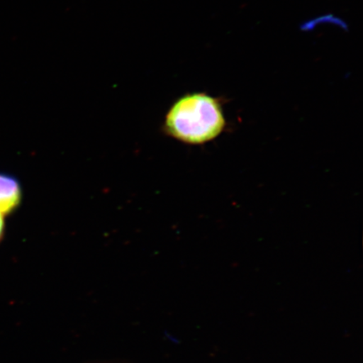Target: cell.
I'll list each match as a JSON object with an SVG mask.
<instances>
[{
  "label": "cell",
  "instance_id": "cell-3",
  "mask_svg": "<svg viewBox=\"0 0 363 363\" xmlns=\"http://www.w3.org/2000/svg\"><path fill=\"white\" fill-rule=\"evenodd\" d=\"M4 230H6V222H4V216L0 213V242H1L4 238Z\"/></svg>",
  "mask_w": 363,
  "mask_h": 363
},
{
  "label": "cell",
  "instance_id": "cell-1",
  "mask_svg": "<svg viewBox=\"0 0 363 363\" xmlns=\"http://www.w3.org/2000/svg\"><path fill=\"white\" fill-rule=\"evenodd\" d=\"M226 120L219 99L206 93L184 95L167 113V135L189 145H203L219 138Z\"/></svg>",
  "mask_w": 363,
  "mask_h": 363
},
{
  "label": "cell",
  "instance_id": "cell-2",
  "mask_svg": "<svg viewBox=\"0 0 363 363\" xmlns=\"http://www.w3.org/2000/svg\"><path fill=\"white\" fill-rule=\"evenodd\" d=\"M22 189L16 177L0 172V213L4 216L13 214L22 201Z\"/></svg>",
  "mask_w": 363,
  "mask_h": 363
}]
</instances>
